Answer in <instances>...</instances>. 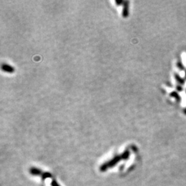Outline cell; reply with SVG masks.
<instances>
[{
	"label": "cell",
	"instance_id": "obj_1",
	"mask_svg": "<svg viewBox=\"0 0 186 186\" xmlns=\"http://www.w3.org/2000/svg\"><path fill=\"white\" fill-rule=\"evenodd\" d=\"M121 160H125L123 153H122L121 155L115 156L112 159H110V161H108L103 163L100 167V170L101 172H105L106 170H107L108 169L114 167L115 165H117Z\"/></svg>",
	"mask_w": 186,
	"mask_h": 186
},
{
	"label": "cell",
	"instance_id": "obj_2",
	"mask_svg": "<svg viewBox=\"0 0 186 186\" xmlns=\"http://www.w3.org/2000/svg\"><path fill=\"white\" fill-rule=\"evenodd\" d=\"M1 70L4 72H8V73H13L15 72V68L12 65L8 64V63H3L1 64Z\"/></svg>",
	"mask_w": 186,
	"mask_h": 186
},
{
	"label": "cell",
	"instance_id": "obj_3",
	"mask_svg": "<svg viewBox=\"0 0 186 186\" xmlns=\"http://www.w3.org/2000/svg\"><path fill=\"white\" fill-rule=\"evenodd\" d=\"M30 173L32 175H35V176H39V175H42L44 174L42 171L41 170L37 168V167H31L30 169Z\"/></svg>",
	"mask_w": 186,
	"mask_h": 186
},
{
	"label": "cell",
	"instance_id": "obj_4",
	"mask_svg": "<svg viewBox=\"0 0 186 186\" xmlns=\"http://www.w3.org/2000/svg\"><path fill=\"white\" fill-rule=\"evenodd\" d=\"M128 1H124V8H123V12H122V15L124 17H127L128 16Z\"/></svg>",
	"mask_w": 186,
	"mask_h": 186
},
{
	"label": "cell",
	"instance_id": "obj_5",
	"mask_svg": "<svg viewBox=\"0 0 186 186\" xmlns=\"http://www.w3.org/2000/svg\"><path fill=\"white\" fill-rule=\"evenodd\" d=\"M51 185L52 186H60V185L58 184V183L57 182V181H55V180H53V181H52Z\"/></svg>",
	"mask_w": 186,
	"mask_h": 186
},
{
	"label": "cell",
	"instance_id": "obj_6",
	"mask_svg": "<svg viewBox=\"0 0 186 186\" xmlns=\"http://www.w3.org/2000/svg\"><path fill=\"white\" fill-rule=\"evenodd\" d=\"M115 3L119 5V4H124V1H115Z\"/></svg>",
	"mask_w": 186,
	"mask_h": 186
}]
</instances>
